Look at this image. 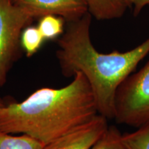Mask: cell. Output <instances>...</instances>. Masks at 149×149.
<instances>
[{
    "mask_svg": "<svg viewBox=\"0 0 149 149\" xmlns=\"http://www.w3.org/2000/svg\"><path fill=\"white\" fill-rule=\"evenodd\" d=\"M60 88L37 89L21 102L0 109V130L24 134L46 144L83 126L98 115L88 80L81 72Z\"/></svg>",
    "mask_w": 149,
    "mask_h": 149,
    "instance_id": "obj_1",
    "label": "cell"
},
{
    "mask_svg": "<svg viewBox=\"0 0 149 149\" xmlns=\"http://www.w3.org/2000/svg\"><path fill=\"white\" fill-rule=\"evenodd\" d=\"M91 19L87 12L78 19L66 22L64 32L57 41L56 55L64 77H73L78 72L85 76L98 113L113 120L117 89L149 53V38L130 51L102 53L91 42Z\"/></svg>",
    "mask_w": 149,
    "mask_h": 149,
    "instance_id": "obj_2",
    "label": "cell"
},
{
    "mask_svg": "<svg viewBox=\"0 0 149 149\" xmlns=\"http://www.w3.org/2000/svg\"><path fill=\"white\" fill-rule=\"evenodd\" d=\"M44 41L38 28L30 25L23 30L20 37L21 47L25 51L27 57H31L36 53Z\"/></svg>",
    "mask_w": 149,
    "mask_h": 149,
    "instance_id": "obj_10",
    "label": "cell"
},
{
    "mask_svg": "<svg viewBox=\"0 0 149 149\" xmlns=\"http://www.w3.org/2000/svg\"><path fill=\"white\" fill-rule=\"evenodd\" d=\"M88 12L97 20L123 17L130 6L128 0H86Z\"/></svg>",
    "mask_w": 149,
    "mask_h": 149,
    "instance_id": "obj_7",
    "label": "cell"
},
{
    "mask_svg": "<svg viewBox=\"0 0 149 149\" xmlns=\"http://www.w3.org/2000/svg\"><path fill=\"white\" fill-rule=\"evenodd\" d=\"M4 103H3V102L2 101V100H1V98H0V109H1V107H3V106H4Z\"/></svg>",
    "mask_w": 149,
    "mask_h": 149,
    "instance_id": "obj_14",
    "label": "cell"
},
{
    "mask_svg": "<svg viewBox=\"0 0 149 149\" xmlns=\"http://www.w3.org/2000/svg\"><path fill=\"white\" fill-rule=\"evenodd\" d=\"M33 18L55 15L66 22L74 21L88 12L86 0H11Z\"/></svg>",
    "mask_w": 149,
    "mask_h": 149,
    "instance_id": "obj_5",
    "label": "cell"
},
{
    "mask_svg": "<svg viewBox=\"0 0 149 149\" xmlns=\"http://www.w3.org/2000/svg\"><path fill=\"white\" fill-rule=\"evenodd\" d=\"M65 19L55 15H46L40 18L39 31L44 40H53L59 38L64 32Z\"/></svg>",
    "mask_w": 149,
    "mask_h": 149,
    "instance_id": "obj_9",
    "label": "cell"
},
{
    "mask_svg": "<svg viewBox=\"0 0 149 149\" xmlns=\"http://www.w3.org/2000/svg\"><path fill=\"white\" fill-rule=\"evenodd\" d=\"M90 149H128L122 134L115 126H108L106 131Z\"/></svg>",
    "mask_w": 149,
    "mask_h": 149,
    "instance_id": "obj_11",
    "label": "cell"
},
{
    "mask_svg": "<svg viewBox=\"0 0 149 149\" xmlns=\"http://www.w3.org/2000/svg\"><path fill=\"white\" fill-rule=\"evenodd\" d=\"M130 7L133 6V14L135 16L138 15L143 8L149 6V0H128Z\"/></svg>",
    "mask_w": 149,
    "mask_h": 149,
    "instance_id": "obj_13",
    "label": "cell"
},
{
    "mask_svg": "<svg viewBox=\"0 0 149 149\" xmlns=\"http://www.w3.org/2000/svg\"><path fill=\"white\" fill-rule=\"evenodd\" d=\"M107 120L97 115L83 126L44 144L42 149H90L107 129Z\"/></svg>",
    "mask_w": 149,
    "mask_h": 149,
    "instance_id": "obj_6",
    "label": "cell"
},
{
    "mask_svg": "<svg viewBox=\"0 0 149 149\" xmlns=\"http://www.w3.org/2000/svg\"><path fill=\"white\" fill-rule=\"evenodd\" d=\"M33 19L11 0H0V87L6 83L9 70L19 57L22 31Z\"/></svg>",
    "mask_w": 149,
    "mask_h": 149,
    "instance_id": "obj_4",
    "label": "cell"
},
{
    "mask_svg": "<svg viewBox=\"0 0 149 149\" xmlns=\"http://www.w3.org/2000/svg\"><path fill=\"white\" fill-rule=\"evenodd\" d=\"M114 119L119 124L135 128L149 121V61L119 86L115 95Z\"/></svg>",
    "mask_w": 149,
    "mask_h": 149,
    "instance_id": "obj_3",
    "label": "cell"
},
{
    "mask_svg": "<svg viewBox=\"0 0 149 149\" xmlns=\"http://www.w3.org/2000/svg\"><path fill=\"white\" fill-rule=\"evenodd\" d=\"M128 149H149V121L131 133L122 134Z\"/></svg>",
    "mask_w": 149,
    "mask_h": 149,
    "instance_id": "obj_12",
    "label": "cell"
},
{
    "mask_svg": "<svg viewBox=\"0 0 149 149\" xmlns=\"http://www.w3.org/2000/svg\"><path fill=\"white\" fill-rule=\"evenodd\" d=\"M44 145L29 135H15L0 130V149H42Z\"/></svg>",
    "mask_w": 149,
    "mask_h": 149,
    "instance_id": "obj_8",
    "label": "cell"
}]
</instances>
